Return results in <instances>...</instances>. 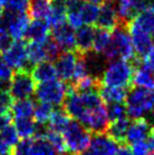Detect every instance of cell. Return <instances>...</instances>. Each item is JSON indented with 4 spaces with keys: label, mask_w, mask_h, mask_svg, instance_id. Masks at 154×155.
Here are the masks:
<instances>
[{
    "label": "cell",
    "mask_w": 154,
    "mask_h": 155,
    "mask_svg": "<svg viewBox=\"0 0 154 155\" xmlns=\"http://www.w3.org/2000/svg\"><path fill=\"white\" fill-rule=\"evenodd\" d=\"M64 105L65 112L90 133L95 135L107 133L109 126L108 112L98 90L78 92L68 86Z\"/></svg>",
    "instance_id": "6da1fadb"
},
{
    "label": "cell",
    "mask_w": 154,
    "mask_h": 155,
    "mask_svg": "<svg viewBox=\"0 0 154 155\" xmlns=\"http://www.w3.org/2000/svg\"><path fill=\"white\" fill-rule=\"evenodd\" d=\"M107 60H136L133 42L127 32V26L118 25L111 33V42L102 54Z\"/></svg>",
    "instance_id": "7a4b0ae2"
},
{
    "label": "cell",
    "mask_w": 154,
    "mask_h": 155,
    "mask_svg": "<svg viewBox=\"0 0 154 155\" xmlns=\"http://www.w3.org/2000/svg\"><path fill=\"white\" fill-rule=\"evenodd\" d=\"M135 66L127 60H112L103 69L101 85L128 88L133 83Z\"/></svg>",
    "instance_id": "3957f363"
},
{
    "label": "cell",
    "mask_w": 154,
    "mask_h": 155,
    "mask_svg": "<svg viewBox=\"0 0 154 155\" xmlns=\"http://www.w3.org/2000/svg\"><path fill=\"white\" fill-rule=\"evenodd\" d=\"M67 153L70 155L84 154L90 146L92 137L91 133L79 122L73 120L69 122L67 128L62 133Z\"/></svg>",
    "instance_id": "277c9868"
},
{
    "label": "cell",
    "mask_w": 154,
    "mask_h": 155,
    "mask_svg": "<svg viewBox=\"0 0 154 155\" xmlns=\"http://www.w3.org/2000/svg\"><path fill=\"white\" fill-rule=\"evenodd\" d=\"M127 116L133 119L144 118L154 109V91L136 87L128 92L126 99Z\"/></svg>",
    "instance_id": "5b68a950"
},
{
    "label": "cell",
    "mask_w": 154,
    "mask_h": 155,
    "mask_svg": "<svg viewBox=\"0 0 154 155\" xmlns=\"http://www.w3.org/2000/svg\"><path fill=\"white\" fill-rule=\"evenodd\" d=\"M68 93V86L60 79L40 83L35 88V96L41 103L51 107H59L65 102Z\"/></svg>",
    "instance_id": "8992f818"
},
{
    "label": "cell",
    "mask_w": 154,
    "mask_h": 155,
    "mask_svg": "<svg viewBox=\"0 0 154 155\" xmlns=\"http://www.w3.org/2000/svg\"><path fill=\"white\" fill-rule=\"evenodd\" d=\"M30 22L28 14L15 13L6 9L0 17V32L8 33L15 40H22L25 36Z\"/></svg>",
    "instance_id": "52a82bcc"
},
{
    "label": "cell",
    "mask_w": 154,
    "mask_h": 155,
    "mask_svg": "<svg viewBox=\"0 0 154 155\" xmlns=\"http://www.w3.org/2000/svg\"><path fill=\"white\" fill-rule=\"evenodd\" d=\"M2 60L16 71H26L32 73L34 64L28 60L27 57V44L23 40L14 41L12 47L2 53Z\"/></svg>",
    "instance_id": "ba28073f"
},
{
    "label": "cell",
    "mask_w": 154,
    "mask_h": 155,
    "mask_svg": "<svg viewBox=\"0 0 154 155\" xmlns=\"http://www.w3.org/2000/svg\"><path fill=\"white\" fill-rule=\"evenodd\" d=\"M35 81L31 73L16 71L14 73L9 85V94L14 100H27L35 94Z\"/></svg>",
    "instance_id": "9c48e42d"
},
{
    "label": "cell",
    "mask_w": 154,
    "mask_h": 155,
    "mask_svg": "<svg viewBox=\"0 0 154 155\" xmlns=\"http://www.w3.org/2000/svg\"><path fill=\"white\" fill-rule=\"evenodd\" d=\"M79 59L78 51H65L61 52L59 58L55 61L57 75L62 82H73L76 66Z\"/></svg>",
    "instance_id": "30bf717a"
},
{
    "label": "cell",
    "mask_w": 154,
    "mask_h": 155,
    "mask_svg": "<svg viewBox=\"0 0 154 155\" xmlns=\"http://www.w3.org/2000/svg\"><path fill=\"white\" fill-rule=\"evenodd\" d=\"M51 38L64 51H76V32L67 22L53 26Z\"/></svg>",
    "instance_id": "8fae6325"
},
{
    "label": "cell",
    "mask_w": 154,
    "mask_h": 155,
    "mask_svg": "<svg viewBox=\"0 0 154 155\" xmlns=\"http://www.w3.org/2000/svg\"><path fill=\"white\" fill-rule=\"evenodd\" d=\"M117 150V143L105 134H99L92 138L87 151L83 155H115Z\"/></svg>",
    "instance_id": "7c38bea8"
},
{
    "label": "cell",
    "mask_w": 154,
    "mask_h": 155,
    "mask_svg": "<svg viewBox=\"0 0 154 155\" xmlns=\"http://www.w3.org/2000/svg\"><path fill=\"white\" fill-rule=\"evenodd\" d=\"M152 128H153V126L151 125L150 121L146 120L145 118L134 119L133 122L129 124L126 143L134 145L137 143L145 142L147 137L150 136Z\"/></svg>",
    "instance_id": "4fadbf2b"
},
{
    "label": "cell",
    "mask_w": 154,
    "mask_h": 155,
    "mask_svg": "<svg viewBox=\"0 0 154 155\" xmlns=\"http://www.w3.org/2000/svg\"><path fill=\"white\" fill-rule=\"evenodd\" d=\"M129 30V35L133 42L134 51L136 54L137 59H143L150 52V50L154 47L153 38L147 35L142 31L137 30L132 26H127Z\"/></svg>",
    "instance_id": "5bb4252c"
},
{
    "label": "cell",
    "mask_w": 154,
    "mask_h": 155,
    "mask_svg": "<svg viewBox=\"0 0 154 155\" xmlns=\"http://www.w3.org/2000/svg\"><path fill=\"white\" fill-rule=\"evenodd\" d=\"M96 25L99 28L105 31H113L119 25V19L117 16L115 4L112 0H107L100 6V13L96 21Z\"/></svg>",
    "instance_id": "9a60e30c"
},
{
    "label": "cell",
    "mask_w": 154,
    "mask_h": 155,
    "mask_svg": "<svg viewBox=\"0 0 154 155\" xmlns=\"http://www.w3.org/2000/svg\"><path fill=\"white\" fill-rule=\"evenodd\" d=\"M115 7L119 24L124 26H128L129 23L141 13V8L136 0H117Z\"/></svg>",
    "instance_id": "2e32d148"
},
{
    "label": "cell",
    "mask_w": 154,
    "mask_h": 155,
    "mask_svg": "<svg viewBox=\"0 0 154 155\" xmlns=\"http://www.w3.org/2000/svg\"><path fill=\"white\" fill-rule=\"evenodd\" d=\"M50 25L44 19H33L31 21L25 33V39L30 42H43L49 38Z\"/></svg>",
    "instance_id": "e0dca14e"
},
{
    "label": "cell",
    "mask_w": 154,
    "mask_h": 155,
    "mask_svg": "<svg viewBox=\"0 0 154 155\" xmlns=\"http://www.w3.org/2000/svg\"><path fill=\"white\" fill-rule=\"evenodd\" d=\"M95 30L93 26L84 25L76 31V51L79 53H87L93 49Z\"/></svg>",
    "instance_id": "ac0fdd59"
},
{
    "label": "cell",
    "mask_w": 154,
    "mask_h": 155,
    "mask_svg": "<svg viewBox=\"0 0 154 155\" xmlns=\"http://www.w3.org/2000/svg\"><path fill=\"white\" fill-rule=\"evenodd\" d=\"M129 128L128 118H121L118 120L111 121L107 129V135L112 140L120 145H126V138H127V131Z\"/></svg>",
    "instance_id": "d6986e66"
},
{
    "label": "cell",
    "mask_w": 154,
    "mask_h": 155,
    "mask_svg": "<svg viewBox=\"0 0 154 155\" xmlns=\"http://www.w3.org/2000/svg\"><path fill=\"white\" fill-rule=\"evenodd\" d=\"M128 26L135 27L154 38V9L143 10L129 23Z\"/></svg>",
    "instance_id": "ffe728a7"
},
{
    "label": "cell",
    "mask_w": 154,
    "mask_h": 155,
    "mask_svg": "<svg viewBox=\"0 0 154 155\" xmlns=\"http://www.w3.org/2000/svg\"><path fill=\"white\" fill-rule=\"evenodd\" d=\"M13 125L22 139H31L40 135V128L33 118L14 119Z\"/></svg>",
    "instance_id": "44dd1931"
},
{
    "label": "cell",
    "mask_w": 154,
    "mask_h": 155,
    "mask_svg": "<svg viewBox=\"0 0 154 155\" xmlns=\"http://www.w3.org/2000/svg\"><path fill=\"white\" fill-rule=\"evenodd\" d=\"M31 75H32L33 79L38 84L58 78L55 64H52L50 61H42L38 65H35Z\"/></svg>",
    "instance_id": "7402d4cb"
},
{
    "label": "cell",
    "mask_w": 154,
    "mask_h": 155,
    "mask_svg": "<svg viewBox=\"0 0 154 155\" xmlns=\"http://www.w3.org/2000/svg\"><path fill=\"white\" fill-rule=\"evenodd\" d=\"M99 94L103 100V102L108 104L112 103H125L127 99L128 91L122 87H113V86H104L101 85L99 88Z\"/></svg>",
    "instance_id": "603a6c76"
},
{
    "label": "cell",
    "mask_w": 154,
    "mask_h": 155,
    "mask_svg": "<svg viewBox=\"0 0 154 155\" xmlns=\"http://www.w3.org/2000/svg\"><path fill=\"white\" fill-rule=\"evenodd\" d=\"M35 103L31 99L18 100L13 102L10 114L14 119H25V118H33L34 114Z\"/></svg>",
    "instance_id": "cb8c5ba5"
},
{
    "label": "cell",
    "mask_w": 154,
    "mask_h": 155,
    "mask_svg": "<svg viewBox=\"0 0 154 155\" xmlns=\"http://www.w3.org/2000/svg\"><path fill=\"white\" fill-rule=\"evenodd\" d=\"M28 15L33 19H45L51 10V0H28Z\"/></svg>",
    "instance_id": "d4e9b609"
},
{
    "label": "cell",
    "mask_w": 154,
    "mask_h": 155,
    "mask_svg": "<svg viewBox=\"0 0 154 155\" xmlns=\"http://www.w3.org/2000/svg\"><path fill=\"white\" fill-rule=\"evenodd\" d=\"M133 83L139 88L154 91V74L142 66L139 68L135 69Z\"/></svg>",
    "instance_id": "484cf974"
},
{
    "label": "cell",
    "mask_w": 154,
    "mask_h": 155,
    "mask_svg": "<svg viewBox=\"0 0 154 155\" xmlns=\"http://www.w3.org/2000/svg\"><path fill=\"white\" fill-rule=\"evenodd\" d=\"M70 121H72L70 117L65 111H62V110H55L51 118H50V120L48 122L49 124V130L62 134Z\"/></svg>",
    "instance_id": "4316f807"
},
{
    "label": "cell",
    "mask_w": 154,
    "mask_h": 155,
    "mask_svg": "<svg viewBox=\"0 0 154 155\" xmlns=\"http://www.w3.org/2000/svg\"><path fill=\"white\" fill-rule=\"evenodd\" d=\"M99 13H100V7H99L98 5L85 2V1L83 2L81 9H79L81 18L84 25L92 26L93 24H96Z\"/></svg>",
    "instance_id": "83f0119b"
},
{
    "label": "cell",
    "mask_w": 154,
    "mask_h": 155,
    "mask_svg": "<svg viewBox=\"0 0 154 155\" xmlns=\"http://www.w3.org/2000/svg\"><path fill=\"white\" fill-rule=\"evenodd\" d=\"M111 42V33L109 31L99 28L95 32L94 42H93V51L99 54H103Z\"/></svg>",
    "instance_id": "f1b7e54d"
},
{
    "label": "cell",
    "mask_w": 154,
    "mask_h": 155,
    "mask_svg": "<svg viewBox=\"0 0 154 155\" xmlns=\"http://www.w3.org/2000/svg\"><path fill=\"white\" fill-rule=\"evenodd\" d=\"M32 155H56V151L43 135L32 139Z\"/></svg>",
    "instance_id": "f546056e"
},
{
    "label": "cell",
    "mask_w": 154,
    "mask_h": 155,
    "mask_svg": "<svg viewBox=\"0 0 154 155\" xmlns=\"http://www.w3.org/2000/svg\"><path fill=\"white\" fill-rule=\"evenodd\" d=\"M27 57L28 60L34 65H38L42 61H47L43 42H30L27 44Z\"/></svg>",
    "instance_id": "4dcf8cb0"
},
{
    "label": "cell",
    "mask_w": 154,
    "mask_h": 155,
    "mask_svg": "<svg viewBox=\"0 0 154 155\" xmlns=\"http://www.w3.org/2000/svg\"><path fill=\"white\" fill-rule=\"evenodd\" d=\"M43 136L47 138V140L53 147V150L56 151V153H58L59 155L67 154V148H66V144H65V139L62 137V134L48 129Z\"/></svg>",
    "instance_id": "1f68e13d"
},
{
    "label": "cell",
    "mask_w": 154,
    "mask_h": 155,
    "mask_svg": "<svg viewBox=\"0 0 154 155\" xmlns=\"http://www.w3.org/2000/svg\"><path fill=\"white\" fill-rule=\"evenodd\" d=\"M53 107L45 103H41L38 102V104H35L34 108V114H33V119L38 125H44L48 124L50 118H51L52 113H53Z\"/></svg>",
    "instance_id": "d6a6232c"
},
{
    "label": "cell",
    "mask_w": 154,
    "mask_h": 155,
    "mask_svg": "<svg viewBox=\"0 0 154 155\" xmlns=\"http://www.w3.org/2000/svg\"><path fill=\"white\" fill-rule=\"evenodd\" d=\"M0 138L9 148H13L19 143V136L13 124L5 127L2 130H0Z\"/></svg>",
    "instance_id": "836d02e7"
},
{
    "label": "cell",
    "mask_w": 154,
    "mask_h": 155,
    "mask_svg": "<svg viewBox=\"0 0 154 155\" xmlns=\"http://www.w3.org/2000/svg\"><path fill=\"white\" fill-rule=\"evenodd\" d=\"M43 45L45 51V60L55 62L61 54V49L59 48V45L55 42V40L52 38H48L45 41H43Z\"/></svg>",
    "instance_id": "e575fe53"
},
{
    "label": "cell",
    "mask_w": 154,
    "mask_h": 155,
    "mask_svg": "<svg viewBox=\"0 0 154 155\" xmlns=\"http://www.w3.org/2000/svg\"><path fill=\"white\" fill-rule=\"evenodd\" d=\"M14 76L13 69L10 68L1 58H0V90H9V85Z\"/></svg>",
    "instance_id": "d590c367"
},
{
    "label": "cell",
    "mask_w": 154,
    "mask_h": 155,
    "mask_svg": "<svg viewBox=\"0 0 154 155\" xmlns=\"http://www.w3.org/2000/svg\"><path fill=\"white\" fill-rule=\"evenodd\" d=\"M108 118L110 121H115L121 118H126L127 116V108L126 103H112L108 104L107 107Z\"/></svg>",
    "instance_id": "8d00e7d4"
},
{
    "label": "cell",
    "mask_w": 154,
    "mask_h": 155,
    "mask_svg": "<svg viewBox=\"0 0 154 155\" xmlns=\"http://www.w3.org/2000/svg\"><path fill=\"white\" fill-rule=\"evenodd\" d=\"M10 155H32V139H23L15 147Z\"/></svg>",
    "instance_id": "74e56055"
},
{
    "label": "cell",
    "mask_w": 154,
    "mask_h": 155,
    "mask_svg": "<svg viewBox=\"0 0 154 155\" xmlns=\"http://www.w3.org/2000/svg\"><path fill=\"white\" fill-rule=\"evenodd\" d=\"M5 6L6 9L15 13H26L28 9V0H7Z\"/></svg>",
    "instance_id": "f35d334b"
},
{
    "label": "cell",
    "mask_w": 154,
    "mask_h": 155,
    "mask_svg": "<svg viewBox=\"0 0 154 155\" xmlns=\"http://www.w3.org/2000/svg\"><path fill=\"white\" fill-rule=\"evenodd\" d=\"M13 105V97L8 91L0 90V113H9Z\"/></svg>",
    "instance_id": "ab89813d"
},
{
    "label": "cell",
    "mask_w": 154,
    "mask_h": 155,
    "mask_svg": "<svg viewBox=\"0 0 154 155\" xmlns=\"http://www.w3.org/2000/svg\"><path fill=\"white\" fill-rule=\"evenodd\" d=\"M14 43V39L5 32H0V52H6Z\"/></svg>",
    "instance_id": "60d3db41"
},
{
    "label": "cell",
    "mask_w": 154,
    "mask_h": 155,
    "mask_svg": "<svg viewBox=\"0 0 154 155\" xmlns=\"http://www.w3.org/2000/svg\"><path fill=\"white\" fill-rule=\"evenodd\" d=\"M132 152L134 155H150V148L147 146L146 140L132 145Z\"/></svg>",
    "instance_id": "b9f144b4"
},
{
    "label": "cell",
    "mask_w": 154,
    "mask_h": 155,
    "mask_svg": "<svg viewBox=\"0 0 154 155\" xmlns=\"http://www.w3.org/2000/svg\"><path fill=\"white\" fill-rule=\"evenodd\" d=\"M143 64L142 66L145 67L146 69H149L150 71L154 74V47L150 50V52L145 56V58L142 59Z\"/></svg>",
    "instance_id": "7bdbcfd3"
},
{
    "label": "cell",
    "mask_w": 154,
    "mask_h": 155,
    "mask_svg": "<svg viewBox=\"0 0 154 155\" xmlns=\"http://www.w3.org/2000/svg\"><path fill=\"white\" fill-rule=\"evenodd\" d=\"M12 125V114L9 113H0V130H2L5 127Z\"/></svg>",
    "instance_id": "ee69618b"
},
{
    "label": "cell",
    "mask_w": 154,
    "mask_h": 155,
    "mask_svg": "<svg viewBox=\"0 0 154 155\" xmlns=\"http://www.w3.org/2000/svg\"><path fill=\"white\" fill-rule=\"evenodd\" d=\"M141 12L147 10V9H154V0H136Z\"/></svg>",
    "instance_id": "f6af8a7d"
},
{
    "label": "cell",
    "mask_w": 154,
    "mask_h": 155,
    "mask_svg": "<svg viewBox=\"0 0 154 155\" xmlns=\"http://www.w3.org/2000/svg\"><path fill=\"white\" fill-rule=\"evenodd\" d=\"M115 155H134V154L129 147H127L126 145H121L120 147H118V150H117Z\"/></svg>",
    "instance_id": "bcb514c9"
},
{
    "label": "cell",
    "mask_w": 154,
    "mask_h": 155,
    "mask_svg": "<svg viewBox=\"0 0 154 155\" xmlns=\"http://www.w3.org/2000/svg\"><path fill=\"white\" fill-rule=\"evenodd\" d=\"M146 143H147V146L150 148V152L154 153V126L153 128H152V130H151L150 136L146 139Z\"/></svg>",
    "instance_id": "7dc6e473"
},
{
    "label": "cell",
    "mask_w": 154,
    "mask_h": 155,
    "mask_svg": "<svg viewBox=\"0 0 154 155\" xmlns=\"http://www.w3.org/2000/svg\"><path fill=\"white\" fill-rule=\"evenodd\" d=\"M9 148L4 142H2V139L0 138V155H9Z\"/></svg>",
    "instance_id": "c3c4849f"
},
{
    "label": "cell",
    "mask_w": 154,
    "mask_h": 155,
    "mask_svg": "<svg viewBox=\"0 0 154 155\" xmlns=\"http://www.w3.org/2000/svg\"><path fill=\"white\" fill-rule=\"evenodd\" d=\"M85 2H90V4H94V5H102L105 0H84Z\"/></svg>",
    "instance_id": "681fc988"
},
{
    "label": "cell",
    "mask_w": 154,
    "mask_h": 155,
    "mask_svg": "<svg viewBox=\"0 0 154 155\" xmlns=\"http://www.w3.org/2000/svg\"><path fill=\"white\" fill-rule=\"evenodd\" d=\"M6 4H7V0H0V5L1 6H5Z\"/></svg>",
    "instance_id": "f907efd6"
},
{
    "label": "cell",
    "mask_w": 154,
    "mask_h": 155,
    "mask_svg": "<svg viewBox=\"0 0 154 155\" xmlns=\"http://www.w3.org/2000/svg\"><path fill=\"white\" fill-rule=\"evenodd\" d=\"M2 13H4V9H2V6L0 5V17H1V15H2Z\"/></svg>",
    "instance_id": "816d5d0a"
},
{
    "label": "cell",
    "mask_w": 154,
    "mask_h": 155,
    "mask_svg": "<svg viewBox=\"0 0 154 155\" xmlns=\"http://www.w3.org/2000/svg\"><path fill=\"white\" fill-rule=\"evenodd\" d=\"M151 116H152V118H153V120H154V109H153V111H152V113H151Z\"/></svg>",
    "instance_id": "f5cc1de1"
},
{
    "label": "cell",
    "mask_w": 154,
    "mask_h": 155,
    "mask_svg": "<svg viewBox=\"0 0 154 155\" xmlns=\"http://www.w3.org/2000/svg\"><path fill=\"white\" fill-rule=\"evenodd\" d=\"M150 155H154V153H152V154H150Z\"/></svg>",
    "instance_id": "db71d44e"
}]
</instances>
